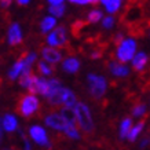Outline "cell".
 Wrapping results in <instances>:
<instances>
[{
    "instance_id": "1",
    "label": "cell",
    "mask_w": 150,
    "mask_h": 150,
    "mask_svg": "<svg viewBox=\"0 0 150 150\" xmlns=\"http://www.w3.org/2000/svg\"><path fill=\"white\" fill-rule=\"evenodd\" d=\"M39 99H37L35 95H25L22 96L18 102V106H17V110H18V113L23 117L29 118L32 114H35L39 110Z\"/></svg>"
},
{
    "instance_id": "2",
    "label": "cell",
    "mask_w": 150,
    "mask_h": 150,
    "mask_svg": "<svg viewBox=\"0 0 150 150\" xmlns=\"http://www.w3.org/2000/svg\"><path fill=\"white\" fill-rule=\"evenodd\" d=\"M76 113H77V120L80 127L83 128V131L88 134V132L94 131V123H92V117H91V112L88 109V106L86 103H79L76 105Z\"/></svg>"
},
{
    "instance_id": "3",
    "label": "cell",
    "mask_w": 150,
    "mask_h": 150,
    "mask_svg": "<svg viewBox=\"0 0 150 150\" xmlns=\"http://www.w3.org/2000/svg\"><path fill=\"white\" fill-rule=\"evenodd\" d=\"M135 51H137V41L134 40V37L125 39L117 46V58L121 62H128L135 55Z\"/></svg>"
},
{
    "instance_id": "4",
    "label": "cell",
    "mask_w": 150,
    "mask_h": 150,
    "mask_svg": "<svg viewBox=\"0 0 150 150\" xmlns=\"http://www.w3.org/2000/svg\"><path fill=\"white\" fill-rule=\"evenodd\" d=\"M87 81L90 84V92H91V95L94 98H100L105 94V91H106V80H105V77L90 73L88 77H87Z\"/></svg>"
},
{
    "instance_id": "5",
    "label": "cell",
    "mask_w": 150,
    "mask_h": 150,
    "mask_svg": "<svg viewBox=\"0 0 150 150\" xmlns=\"http://www.w3.org/2000/svg\"><path fill=\"white\" fill-rule=\"evenodd\" d=\"M47 43L52 47H65L68 44V36H66V29L65 26H58L52 33L48 35Z\"/></svg>"
},
{
    "instance_id": "6",
    "label": "cell",
    "mask_w": 150,
    "mask_h": 150,
    "mask_svg": "<svg viewBox=\"0 0 150 150\" xmlns=\"http://www.w3.org/2000/svg\"><path fill=\"white\" fill-rule=\"evenodd\" d=\"M29 134H30V138L36 142L37 145L40 146H46L47 149H51V143L48 141V137H47L46 129L40 125H33L29 129Z\"/></svg>"
},
{
    "instance_id": "7",
    "label": "cell",
    "mask_w": 150,
    "mask_h": 150,
    "mask_svg": "<svg viewBox=\"0 0 150 150\" xmlns=\"http://www.w3.org/2000/svg\"><path fill=\"white\" fill-rule=\"evenodd\" d=\"M46 125H48L52 129H58V131H62V129H66L68 127V121L65 120L61 114L57 113H51L46 117Z\"/></svg>"
},
{
    "instance_id": "8",
    "label": "cell",
    "mask_w": 150,
    "mask_h": 150,
    "mask_svg": "<svg viewBox=\"0 0 150 150\" xmlns=\"http://www.w3.org/2000/svg\"><path fill=\"white\" fill-rule=\"evenodd\" d=\"M66 91H68V88L58 87V88H55V90L50 91L46 96H47V99H48V102H50L51 105L58 106V105L64 103V99H65V95H66Z\"/></svg>"
},
{
    "instance_id": "9",
    "label": "cell",
    "mask_w": 150,
    "mask_h": 150,
    "mask_svg": "<svg viewBox=\"0 0 150 150\" xmlns=\"http://www.w3.org/2000/svg\"><path fill=\"white\" fill-rule=\"evenodd\" d=\"M22 41V32L18 23H13L8 29V43L10 46H17Z\"/></svg>"
},
{
    "instance_id": "10",
    "label": "cell",
    "mask_w": 150,
    "mask_h": 150,
    "mask_svg": "<svg viewBox=\"0 0 150 150\" xmlns=\"http://www.w3.org/2000/svg\"><path fill=\"white\" fill-rule=\"evenodd\" d=\"M41 54H43V58L46 59L48 64H52V65H55L57 62H59V61L62 59V52L58 50H55V48H48V47H46V48L41 50Z\"/></svg>"
},
{
    "instance_id": "11",
    "label": "cell",
    "mask_w": 150,
    "mask_h": 150,
    "mask_svg": "<svg viewBox=\"0 0 150 150\" xmlns=\"http://www.w3.org/2000/svg\"><path fill=\"white\" fill-rule=\"evenodd\" d=\"M109 70L112 74L117 76V77H125V76H128V73H129V69H128L125 65L114 62L113 59L109 62Z\"/></svg>"
},
{
    "instance_id": "12",
    "label": "cell",
    "mask_w": 150,
    "mask_h": 150,
    "mask_svg": "<svg viewBox=\"0 0 150 150\" xmlns=\"http://www.w3.org/2000/svg\"><path fill=\"white\" fill-rule=\"evenodd\" d=\"M146 64H147V55H146L143 51L138 52V54L134 57V59H132V68H134L135 72H141V70H143V68L146 66Z\"/></svg>"
},
{
    "instance_id": "13",
    "label": "cell",
    "mask_w": 150,
    "mask_h": 150,
    "mask_svg": "<svg viewBox=\"0 0 150 150\" xmlns=\"http://www.w3.org/2000/svg\"><path fill=\"white\" fill-rule=\"evenodd\" d=\"M62 117L68 121V124H72V125H76L79 123L77 120V113H76V109L74 108H64L62 109V114H61Z\"/></svg>"
},
{
    "instance_id": "14",
    "label": "cell",
    "mask_w": 150,
    "mask_h": 150,
    "mask_svg": "<svg viewBox=\"0 0 150 150\" xmlns=\"http://www.w3.org/2000/svg\"><path fill=\"white\" fill-rule=\"evenodd\" d=\"M23 59H25V55L23 57H21V58L14 64V66L11 69H10V72H8V77L10 80H15V79L18 77L19 74L22 73L23 70Z\"/></svg>"
},
{
    "instance_id": "15",
    "label": "cell",
    "mask_w": 150,
    "mask_h": 150,
    "mask_svg": "<svg viewBox=\"0 0 150 150\" xmlns=\"http://www.w3.org/2000/svg\"><path fill=\"white\" fill-rule=\"evenodd\" d=\"M65 72L68 73H76L80 69V61L76 58H68L64 61V65H62Z\"/></svg>"
},
{
    "instance_id": "16",
    "label": "cell",
    "mask_w": 150,
    "mask_h": 150,
    "mask_svg": "<svg viewBox=\"0 0 150 150\" xmlns=\"http://www.w3.org/2000/svg\"><path fill=\"white\" fill-rule=\"evenodd\" d=\"M18 127V121H17V118L14 117L13 114H6L4 118H3V128H4L6 131H15Z\"/></svg>"
},
{
    "instance_id": "17",
    "label": "cell",
    "mask_w": 150,
    "mask_h": 150,
    "mask_svg": "<svg viewBox=\"0 0 150 150\" xmlns=\"http://www.w3.org/2000/svg\"><path fill=\"white\" fill-rule=\"evenodd\" d=\"M143 127H145V120H141V121H139L135 127H132L131 129H129V132H128V135H127L128 141H129V142H135V139L139 137V134L142 132Z\"/></svg>"
},
{
    "instance_id": "18",
    "label": "cell",
    "mask_w": 150,
    "mask_h": 150,
    "mask_svg": "<svg viewBox=\"0 0 150 150\" xmlns=\"http://www.w3.org/2000/svg\"><path fill=\"white\" fill-rule=\"evenodd\" d=\"M99 1L106 7L108 13L113 14V13H117L118 11V8H120V6H121V1H123V0H99Z\"/></svg>"
},
{
    "instance_id": "19",
    "label": "cell",
    "mask_w": 150,
    "mask_h": 150,
    "mask_svg": "<svg viewBox=\"0 0 150 150\" xmlns=\"http://www.w3.org/2000/svg\"><path fill=\"white\" fill-rule=\"evenodd\" d=\"M131 128H132V120L129 117L124 118L123 121H121V124H120V138H121V139L127 138L128 132H129Z\"/></svg>"
},
{
    "instance_id": "20",
    "label": "cell",
    "mask_w": 150,
    "mask_h": 150,
    "mask_svg": "<svg viewBox=\"0 0 150 150\" xmlns=\"http://www.w3.org/2000/svg\"><path fill=\"white\" fill-rule=\"evenodd\" d=\"M55 23H57V19H55L54 17H46V18L43 19V21H41V23H40L41 32L47 33L48 30H51V29L55 26Z\"/></svg>"
},
{
    "instance_id": "21",
    "label": "cell",
    "mask_w": 150,
    "mask_h": 150,
    "mask_svg": "<svg viewBox=\"0 0 150 150\" xmlns=\"http://www.w3.org/2000/svg\"><path fill=\"white\" fill-rule=\"evenodd\" d=\"M87 26V23L86 22H83V21H76V22L73 23V26H72V33H73V36L74 37H81L83 36V30L86 29Z\"/></svg>"
},
{
    "instance_id": "22",
    "label": "cell",
    "mask_w": 150,
    "mask_h": 150,
    "mask_svg": "<svg viewBox=\"0 0 150 150\" xmlns=\"http://www.w3.org/2000/svg\"><path fill=\"white\" fill-rule=\"evenodd\" d=\"M64 103H65V106H68V108H76V105H77V99H76L74 92L70 91V90H68V91H66Z\"/></svg>"
},
{
    "instance_id": "23",
    "label": "cell",
    "mask_w": 150,
    "mask_h": 150,
    "mask_svg": "<svg viewBox=\"0 0 150 150\" xmlns=\"http://www.w3.org/2000/svg\"><path fill=\"white\" fill-rule=\"evenodd\" d=\"M37 69H39V72L41 74H44V76H50L51 73L54 72V66H50L48 62H44V61H40L39 64H37Z\"/></svg>"
},
{
    "instance_id": "24",
    "label": "cell",
    "mask_w": 150,
    "mask_h": 150,
    "mask_svg": "<svg viewBox=\"0 0 150 150\" xmlns=\"http://www.w3.org/2000/svg\"><path fill=\"white\" fill-rule=\"evenodd\" d=\"M51 15H54V18H59V17H62L65 13V6L64 4H58V6H51L50 8H48Z\"/></svg>"
},
{
    "instance_id": "25",
    "label": "cell",
    "mask_w": 150,
    "mask_h": 150,
    "mask_svg": "<svg viewBox=\"0 0 150 150\" xmlns=\"http://www.w3.org/2000/svg\"><path fill=\"white\" fill-rule=\"evenodd\" d=\"M100 18H102V11H100V10H92L91 13L88 14L87 21L91 23H95V22H99Z\"/></svg>"
},
{
    "instance_id": "26",
    "label": "cell",
    "mask_w": 150,
    "mask_h": 150,
    "mask_svg": "<svg viewBox=\"0 0 150 150\" xmlns=\"http://www.w3.org/2000/svg\"><path fill=\"white\" fill-rule=\"evenodd\" d=\"M65 132H66V135H68L69 138H72V139H79V138H80V134H79V131H77V128H76V125L68 124V127H66Z\"/></svg>"
},
{
    "instance_id": "27",
    "label": "cell",
    "mask_w": 150,
    "mask_h": 150,
    "mask_svg": "<svg viewBox=\"0 0 150 150\" xmlns=\"http://www.w3.org/2000/svg\"><path fill=\"white\" fill-rule=\"evenodd\" d=\"M143 113H146L145 103H138L137 106L132 109V116H134V117H139V116H142Z\"/></svg>"
},
{
    "instance_id": "28",
    "label": "cell",
    "mask_w": 150,
    "mask_h": 150,
    "mask_svg": "<svg viewBox=\"0 0 150 150\" xmlns=\"http://www.w3.org/2000/svg\"><path fill=\"white\" fill-rule=\"evenodd\" d=\"M114 25V18L113 17H106V18H103V21H102V26L105 28V29H112Z\"/></svg>"
},
{
    "instance_id": "29",
    "label": "cell",
    "mask_w": 150,
    "mask_h": 150,
    "mask_svg": "<svg viewBox=\"0 0 150 150\" xmlns=\"http://www.w3.org/2000/svg\"><path fill=\"white\" fill-rule=\"evenodd\" d=\"M74 4H98L99 0H69Z\"/></svg>"
},
{
    "instance_id": "30",
    "label": "cell",
    "mask_w": 150,
    "mask_h": 150,
    "mask_svg": "<svg viewBox=\"0 0 150 150\" xmlns=\"http://www.w3.org/2000/svg\"><path fill=\"white\" fill-rule=\"evenodd\" d=\"M123 40H124V35L121 32H118L117 35L113 37V43L116 44V46H118V44H120V43H121Z\"/></svg>"
},
{
    "instance_id": "31",
    "label": "cell",
    "mask_w": 150,
    "mask_h": 150,
    "mask_svg": "<svg viewBox=\"0 0 150 150\" xmlns=\"http://www.w3.org/2000/svg\"><path fill=\"white\" fill-rule=\"evenodd\" d=\"M11 1H13V0H0V6H1L3 8H7V7H10Z\"/></svg>"
},
{
    "instance_id": "32",
    "label": "cell",
    "mask_w": 150,
    "mask_h": 150,
    "mask_svg": "<svg viewBox=\"0 0 150 150\" xmlns=\"http://www.w3.org/2000/svg\"><path fill=\"white\" fill-rule=\"evenodd\" d=\"M22 139H23V145H25V150H32L29 141H28V139H25V137H23V135H22Z\"/></svg>"
},
{
    "instance_id": "33",
    "label": "cell",
    "mask_w": 150,
    "mask_h": 150,
    "mask_svg": "<svg viewBox=\"0 0 150 150\" xmlns=\"http://www.w3.org/2000/svg\"><path fill=\"white\" fill-rule=\"evenodd\" d=\"M62 1L64 0H48V3L51 6H58V4H62Z\"/></svg>"
},
{
    "instance_id": "34",
    "label": "cell",
    "mask_w": 150,
    "mask_h": 150,
    "mask_svg": "<svg viewBox=\"0 0 150 150\" xmlns=\"http://www.w3.org/2000/svg\"><path fill=\"white\" fill-rule=\"evenodd\" d=\"M17 1H18V4H19V6H26L28 3L30 1V0H17Z\"/></svg>"
},
{
    "instance_id": "35",
    "label": "cell",
    "mask_w": 150,
    "mask_h": 150,
    "mask_svg": "<svg viewBox=\"0 0 150 150\" xmlns=\"http://www.w3.org/2000/svg\"><path fill=\"white\" fill-rule=\"evenodd\" d=\"M0 141H1V121H0Z\"/></svg>"
}]
</instances>
